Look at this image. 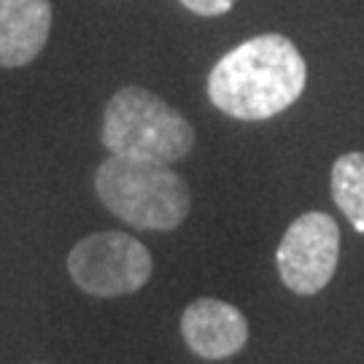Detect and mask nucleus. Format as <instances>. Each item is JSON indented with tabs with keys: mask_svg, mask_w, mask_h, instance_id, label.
I'll return each instance as SVG.
<instances>
[{
	"mask_svg": "<svg viewBox=\"0 0 364 364\" xmlns=\"http://www.w3.org/2000/svg\"><path fill=\"white\" fill-rule=\"evenodd\" d=\"M308 68L299 49L278 33L243 41L213 65L208 97L221 114L240 122L270 119L299 100Z\"/></svg>",
	"mask_w": 364,
	"mask_h": 364,
	"instance_id": "obj_1",
	"label": "nucleus"
},
{
	"mask_svg": "<svg viewBox=\"0 0 364 364\" xmlns=\"http://www.w3.org/2000/svg\"><path fill=\"white\" fill-rule=\"evenodd\" d=\"M95 189L105 208L135 230L170 232L192 208L186 181L162 162L111 154L95 173Z\"/></svg>",
	"mask_w": 364,
	"mask_h": 364,
	"instance_id": "obj_2",
	"label": "nucleus"
},
{
	"mask_svg": "<svg viewBox=\"0 0 364 364\" xmlns=\"http://www.w3.org/2000/svg\"><path fill=\"white\" fill-rule=\"evenodd\" d=\"M100 138L111 154L162 165L183 159L195 146L192 124L144 87H124L108 100Z\"/></svg>",
	"mask_w": 364,
	"mask_h": 364,
	"instance_id": "obj_3",
	"label": "nucleus"
},
{
	"mask_svg": "<svg viewBox=\"0 0 364 364\" xmlns=\"http://www.w3.org/2000/svg\"><path fill=\"white\" fill-rule=\"evenodd\" d=\"M154 262L149 248L127 232H92L68 257V273L92 297H124L149 284Z\"/></svg>",
	"mask_w": 364,
	"mask_h": 364,
	"instance_id": "obj_4",
	"label": "nucleus"
},
{
	"mask_svg": "<svg viewBox=\"0 0 364 364\" xmlns=\"http://www.w3.org/2000/svg\"><path fill=\"white\" fill-rule=\"evenodd\" d=\"M338 221L321 210H308L289 224L275 262L287 289L302 297H311L332 281L338 270Z\"/></svg>",
	"mask_w": 364,
	"mask_h": 364,
	"instance_id": "obj_5",
	"label": "nucleus"
},
{
	"mask_svg": "<svg viewBox=\"0 0 364 364\" xmlns=\"http://www.w3.org/2000/svg\"><path fill=\"white\" fill-rule=\"evenodd\" d=\"M181 335L200 359L219 362L246 348L248 321L230 302L200 297L183 308Z\"/></svg>",
	"mask_w": 364,
	"mask_h": 364,
	"instance_id": "obj_6",
	"label": "nucleus"
},
{
	"mask_svg": "<svg viewBox=\"0 0 364 364\" xmlns=\"http://www.w3.org/2000/svg\"><path fill=\"white\" fill-rule=\"evenodd\" d=\"M52 33L49 0H0V68L33 63Z\"/></svg>",
	"mask_w": 364,
	"mask_h": 364,
	"instance_id": "obj_7",
	"label": "nucleus"
},
{
	"mask_svg": "<svg viewBox=\"0 0 364 364\" xmlns=\"http://www.w3.org/2000/svg\"><path fill=\"white\" fill-rule=\"evenodd\" d=\"M332 197L353 230L364 235V151H348L332 165Z\"/></svg>",
	"mask_w": 364,
	"mask_h": 364,
	"instance_id": "obj_8",
	"label": "nucleus"
},
{
	"mask_svg": "<svg viewBox=\"0 0 364 364\" xmlns=\"http://www.w3.org/2000/svg\"><path fill=\"white\" fill-rule=\"evenodd\" d=\"M178 3L200 16H221L235 6V0H178Z\"/></svg>",
	"mask_w": 364,
	"mask_h": 364,
	"instance_id": "obj_9",
	"label": "nucleus"
}]
</instances>
